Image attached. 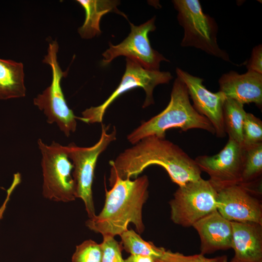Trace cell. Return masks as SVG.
I'll list each match as a JSON object with an SVG mask.
<instances>
[{
    "instance_id": "cell-28",
    "label": "cell",
    "mask_w": 262,
    "mask_h": 262,
    "mask_svg": "<svg viewBox=\"0 0 262 262\" xmlns=\"http://www.w3.org/2000/svg\"><path fill=\"white\" fill-rule=\"evenodd\" d=\"M124 262H157L155 259L151 257L139 255H131Z\"/></svg>"
},
{
    "instance_id": "cell-2",
    "label": "cell",
    "mask_w": 262,
    "mask_h": 262,
    "mask_svg": "<svg viewBox=\"0 0 262 262\" xmlns=\"http://www.w3.org/2000/svg\"><path fill=\"white\" fill-rule=\"evenodd\" d=\"M149 180L146 175L131 180L116 178L106 189L103 207L98 215L89 218L86 226L103 236L120 235L133 224L138 234L144 232L142 210L148 197Z\"/></svg>"
},
{
    "instance_id": "cell-12",
    "label": "cell",
    "mask_w": 262,
    "mask_h": 262,
    "mask_svg": "<svg viewBox=\"0 0 262 262\" xmlns=\"http://www.w3.org/2000/svg\"><path fill=\"white\" fill-rule=\"evenodd\" d=\"M255 192L241 184L222 188L217 191L216 210L231 222L262 225V206Z\"/></svg>"
},
{
    "instance_id": "cell-25",
    "label": "cell",
    "mask_w": 262,
    "mask_h": 262,
    "mask_svg": "<svg viewBox=\"0 0 262 262\" xmlns=\"http://www.w3.org/2000/svg\"><path fill=\"white\" fill-rule=\"evenodd\" d=\"M101 252V262H124L122 258L123 249L121 243L114 237L103 236V241L100 244Z\"/></svg>"
},
{
    "instance_id": "cell-13",
    "label": "cell",
    "mask_w": 262,
    "mask_h": 262,
    "mask_svg": "<svg viewBox=\"0 0 262 262\" xmlns=\"http://www.w3.org/2000/svg\"><path fill=\"white\" fill-rule=\"evenodd\" d=\"M177 77L185 84L193 107L205 116L213 127L216 136H226L223 120V106L226 98L221 91L213 93L203 85V79L177 68Z\"/></svg>"
},
{
    "instance_id": "cell-24",
    "label": "cell",
    "mask_w": 262,
    "mask_h": 262,
    "mask_svg": "<svg viewBox=\"0 0 262 262\" xmlns=\"http://www.w3.org/2000/svg\"><path fill=\"white\" fill-rule=\"evenodd\" d=\"M157 262H229L227 256L208 258L201 254L185 256L179 252L165 250L162 255L155 259Z\"/></svg>"
},
{
    "instance_id": "cell-26",
    "label": "cell",
    "mask_w": 262,
    "mask_h": 262,
    "mask_svg": "<svg viewBox=\"0 0 262 262\" xmlns=\"http://www.w3.org/2000/svg\"><path fill=\"white\" fill-rule=\"evenodd\" d=\"M247 70L262 74V45L259 44L253 48L248 61L245 63Z\"/></svg>"
},
{
    "instance_id": "cell-1",
    "label": "cell",
    "mask_w": 262,
    "mask_h": 262,
    "mask_svg": "<svg viewBox=\"0 0 262 262\" xmlns=\"http://www.w3.org/2000/svg\"><path fill=\"white\" fill-rule=\"evenodd\" d=\"M109 164L110 185L116 178H136L147 167L154 164L163 167L179 186L201 179V171L195 160L178 145L154 135L143 138Z\"/></svg>"
},
{
    "instance_id": "cell-15",
    "label": "cell",
    "mask_w": 262,
    "mask_h": 262,
    "mask_svg": "<svg viewBox=\"0 0 262 262\" xmlns=\"http://www.w3.org/2000/svg\"><path fill=\"white\" fill-rule=\"evenodd\" d=\"M200 238V254H210L219 250L231 248V222L216 210L196 222L193 226Z\"/></svg>"
},
{
    "instance_id": "cell-19",
    "label": "cell",
    "mask_w": 262,
    "mask_h": 262,
    "mask_svg": "<svg viewBox=\"0 0 262 262\" xmlns=\"http://www.w3.org/2000/svg\"><path fill=\"white\" fill-rule=\"evenodd\" d=\"M246 112L244 104L226 98L223 106V120L229 138L243 145V128Z\"/></svg>"
},
{
    "instance_id": "cell-8",
    "label": "cell",
    "mask_w": 262,
    "mask_h": 262,
    "mask_svg": "<svg viewBox=\"0 0 262 262\" xmlns=\"http://www.w3.org/2000/svg\"><path fill=\"white\" fill-rule=\"evenodd\" d=\"M172 78L169 72L147 69L134 60L127 58L126 70L117 87L102 104L86 109L78 118L88 124L102 123L109 106L121 95L137 87L144 90L146 98L143 107H147L154 103V88L159 84L168 83Z\"/></svg>"
},
{
    "instance_id": "cell-20",
    "label": "cell",
    "mask_w": 262,
    "mask_h": 262,
    "mask_svg": "<svg viewBox=\"0 0 262 262\" xmlns=\"http://www.w3.org/2000/svg\"><path fill=\"white\" fill-rule=\"evenodd\" d=\"M244 160L241 183L251 189L252 184L260 179L262 173V143L244 147Z\"/></svg>"
},
{
    "instance_id": "cell-7",
    "label": "cell",
    "mask_w": 262,
    "mask_h": 262,
    "mask_svg": "<svg viewBox=\"0 0 262 262\" xmlns=\"http://www.w3.org/2000/svg\"><path fill=\"white\" fill-rule=\"evenodd\" d=\"M109 128L102 125L100 137L91 147H79L74 143L65 146L67 156L73 165L72 176L75 184L76 198H81L83 202L89 218L96 215L92 185L98 159L116 138L115 128L112 132H108Z\"/></svg>"
},
{
    "instance_id": "cell-21",
    "label": "cell",
    "mask_w": 262,
    "mask_h": 262,
    "mask_svg": "<svg viewBox=\"0 0 262 262\" xmlns=\"http://www.w3.org/2000/svg\"><path fill=\"white\" fill-rule=\"evenodd\" d=\"M120 236L123 249L131 255L147 256L157 259L165 250L164 247L156 246L151 242L145 241L132 229H128Z\"/></svg>"
},
{
    "instance_id": "cell-4",
    "label": "cell",
    "mask_w": 262,
    "mask_h": 262,
    "mask_svg": "<svg viewBox=\"0 0 262 262\" xmlns=\"http://www.w3.org/2000/svg\"><path fill=\"white\" fill-rule=\"evenodd\" d=\"M172 2L178 12V22L184 29L181 46L195 47L231 63L229 54L218 45V26L216 21L203 12L199 1L174 0Z\"/></svg>"
},
{
    "instance_id": "cell-9",
    "label": "cell",
    "mask_w": 262,
    "mask_h": 262,
    "mask_svg": "<svg viewBox=\"0 0 262 262\" xmlns=\"http://www.w3.org/2000/svg\"><path fill=\"white\" fill-rule=\"evenodd\" d=\"M217 195L209 180L202 178L179 186L169 202L172 221L183 227L193 226L216 210Z\"/></svg>"
},
{
    "instance_id": "cell-14",
    "label": "cell",
    "mask_w": 262,
    "mask_h": 262,
    "mask_svg": "<svg viewBox=\"0 0 262 262\" xmlns=\"http://www.w3.org/2000/svg\"><path fill=\"white\" fill-rule=\"evenodd\" d=\"M219 91L226 98L243 104L254 103L262 106V74L247 70L239 74L230 71L222 75L218 80Z\"/></svg>"
},
{
    "instance_id": "cell-3",
    "label": "cell",
    "mask_w": 262,
    "mask_h": 262,
    "mask_svg": "<svg viewBox=\"0 0 262 262\" xmlns=\"http://www.w3.org/2000/svg\"><path fill=\"white\" fill-rule=\"evenodd\" d=\"M172 128H179L184 131L199 129L215 134L211 122L191 104L187 88L178 77L174 81L166 107L135 129L128 135L127 140L133 145L148 136L165 138L166 131Z\"/></svg>"
},
{
    "instance_id": "cell-27",
    "label": "cell",
    "mask_w": 262,
    "mask_h": 262,
    "mask_svg": "<svg viewBox=\"0 0 262 262\" xmlns=\"http://www.w3.org/2000/svg\"><path fill=\"white\" fill-rule=\"evenodd\" d=\"M20 175L18 173L15 174L14 176V179L12 184L7 191V195L6 198L3 204L0 207V220L2 218L4 213L6 210L7 203L10 199L12 192H13L15 188L16 187V186L20 182Z\"/></svg>"
},
{
    "instance_id": "cell-5",
    "label": "cell",
    "mask_w": 262,
    "mask_h": 262,
    "mask_svg": "<svg viewBox=\"0 0 262 262\" xmlns=\"http://www.w3.org/2000/svg\"><path fill=\"white\" fill-rule=\"evenodd\" d=\"M42 155L41 166L44 196L54 201L68 202L76 198L75 184L71 171L73 165L65 146L52 141L48 145L37 141Z\"/></svg>"
},
{
    "instance_id": "cell-16",
    "label": "cell",
    "mask_w": 262,
    "mask_h": 262,
    "mask_svg": "<svg viewBox=\"0 0 262 262\" xmlns=\"http://www.w3.org/2000/svg\"><path fill=\"white\" fill-rule=\"evenodd\" d=\"M231 225L234 256L229 262H262V225L239 222Z\"/></svg>"
},
{
    "instance_id": "cell-23",
    "label": "cell",
    "mask_w": 262,
    "mask_h": 262,
    "mask_svg": "<svg viewBox=\"0 0 262 262\" xmlns=\"http://www.w3.org/2000/svg\"><path fill=\"white\" fill-rule=\"evenodd\" d=\"M101 257L100 244L87 240L76 246L72 262H101Z\"/></svg>"
},
{
    "instance_id": "cell-22",
    "label": "cell",
    "mask_w": 262,
    "mask_h": 262,
    "mask_svg": "<svg viewBox=\"0 0 262 262\" xmlns=\"http://www.w3.org/2000/svg\"><path fill=\"white\" fill-rule=\"evenodd\" d=\"M244 147L262 143V122L253 114L246 113L243 128Z\"/></svg>"
},
{
    "instance_id": "cell-11",
    "label": "cell",
    "mask_w": 262,
    "mask_h": 262,
    "mask_svg": "<svg viewBox=\"0 0 262 262\" xmlns=\"http://www.w3.org/2000/svg\"><path fill=\"white\" fill-rule=\"evenodd\" d=\"M244 153L242 146L229 138L219 152L213 156H199L195 161L201 171L209 175V181L217 191L241 183Z\"/></svg>"
},
{
    "instance_id": "cell-6",
    "label": "cell",
    "mask_w": 262,
    "mask_h": 262,
    "mask_svg": "<svg viewBox=\"0 0 262 262\" xmlns=\"http://www.w3.org/2000/svg\"><path fill=\"white\" fill-rule=\"evenodd\" d=\"M59 46L56 40L49 42L47 54L43 60L52 70L51 84L41 94L33 98L34 105L43 112L49 124L56 123L64 134L68 137L77 128L76 116L68 106L61 87V80L66 75L57 60Z\"/></svg>"
},
{
    "instance_id": "cell-10",
    "label": "cell",
    "mask_w": 262,
    "mask_h": 262,
    "mask_svg": "<svg viewBox=\"0 0 262 262\" xmlns=\"http://www.w3.org/2000/svg\"><path fill=\"white\" fill-rule=\"evenodd\" d=\"M155 20L153 17L139 26L130 23V34L118 45L110 43L109 48L102 54V65H107L118 56H124L146 69L159 70L160 63L169 61L150 45L148 34L156 29Z\"/></svg>"
},
{
    "instance_id": "cell-17",
    "label": "cell",
    "mask_w": 262,
    "mask_h": 262,
    "mask_svg": "<svg viewBox=\"0 0 262 262\" xmlns=\"http://www.w3.org/2000/svg\"><path fill=\"white\" fill-rule=\"evenodd\" d=\"M24 77L22 63L0 58V99L25 97Z\"/></svg>"
},
{
    "instance_id": "cell-18",
    "label": "cell",
    "mask_w": 262,
    "mask_h": 262,
    "mask_svg": "<svg viewBox=\"0 0 262 262\" xmlns=\"http://www.w3.org/2000/svg\"><path fill=\"white\" fill-rule=\"evenodd\" d=\"M84 9L85 18L83 25L79 28L81 37L90 39L100 34V21L102 16L108 13L114 12L121 14L117 8L119 4L115 0H77Z\"/></svg>"
}]
</instances>
